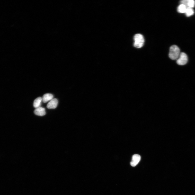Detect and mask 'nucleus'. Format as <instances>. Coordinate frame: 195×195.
Returning a JSON list of instances; mask_svg holds the SVG:
<instances>
[{
	"mask_svg": "<svg viewBox=\"0 0 195 195\" xmlns=\"http://www.w3.org/2000/svg\"><path fill=\"white\" fill-rule=\"evenodd\" d=\"M180 53L179 48L177 46L173 45L170 48L169 56L171 59L175 60L178 58Z\"/></svg>",
	"mask_w": 195,
	"mask_h": 195,
	"instance_id": "nucleus-1",
	"label": "nucleus"
},
{
	"mask_svg": "<svg viewBox=\"0 0 195 195\" xmlns=\"http://www.w3.org/2000/svg\"><path fill=\"white\" fill-rule=\"evenodd\" d=\"M134 47L137 48L142 47L145 42V39L143 36L140 34H137L134 36Z\"/></svg>",
	"mask_w": 195,
	"mask_h": 195,
	"instance_id": "nucleus-2",
	"label": "nucleus"
},
{
	"mask_svg": "<svg viewBox=\"0 0 195 195\" xmlns=\"http://www.w3.org/2000/svg\"><path fill=\"white\" fill-rule=\"evenodd\" d=\"M188 57L187 55L184 52L180 53L176 62L178 64L183 65L186 64L188 62Z\"/></svg>",
	"mask_w": 195,
	"mask_h": 195,
	"instance_id": "nucleus-3",
	"label": "nucleus"
},
{
	"mask_svg": "<svg viewBox=\"0 0 195 195\" xmlns=\"http://www.w3.org/2000/svg\"><path fill=\"white\" fill-rule=\"evenodd\" d=\"M141 157L139 155L135 154L133 155L130 163L132 167L136 166L139 163Z\"/></svg>",
	"mask_w": 195,
	"mask_h": 195,
	"instance_id": "nucleus-4",
	"label": "nucleus"
},
{
	"mask_svg": "<svg viewBox=\"0 0 195 195\" xmlns=\"http://www.w3.org/2000/svg\"><path fill=\"white\" fill-rule=\"evenodd\" d=\"M58 104V101L56 99H54L50 101L48 104L47 107L49 109H55L57 107Z\"/></svg>",
	"mask_w": 195,
	"mask_h": 195,
	"instance_id": "nucleus-5",
	"label": "nucleus"
},
{
	"mask_svg": "<svg viewBox=\"0 0 195 195\" xmlns=\"http://www.w3.org/2000/svg\"><path fill=\"white\" fill-rule=\"evenodd\" d=\"M34 112L36 115L39 116H43L46 114L45 109L40 107L36 108Z\"/></svg>",
	"mask_w": 195,
	"mask_h": 195,
	"instance_id": "nucleus-6",
	"label": "nucleus"
},
{
	"mask_svg": "<svg viewBox=\"0 0 195 195\" xmlns=\"http://www.w3.org/2000/svg\"><path fill=\"white\" fill-rule=\"evenodd\" d=\"M53 95L51 94L47 93L45 94L42 98V101L44 103L53 99Z\"/></svg>",
	"mask_w": 195,
	"mask_h": 195,
	"instance_id": "nucleus-7",
	"label": "nucleus"
},
{
	"mask_svg": "<svg viewBox=\"0 0 195 195\" xmlns=\"http://www.w3.org/2000/svg\"><path fill=\"white\" fill-rule=\"evenodd\" d=\"M42 101V98L41 97H39L35 99L33 102V106L36 108L40 107Z\"/></svg>",
	"mask_w": 195,
	"mask_h": 195,
	"instance_id": "nucleus-8",
	"label": "nucleus"
},
{
	"mask_svg": "<svg viewBox=\"0 0 195 195\" xmlns=\"http://www.w3.org/2000/svg\"><path fill=\"white\" fill-rule=\"evenodd\" d=\"M187 8V7L185 5L181 4L178 8V12L180 13H185V12Z\"/></svg>",
	"mask_w": 195,
	"mask_h": 195,
	"instance_id": "nucleus-9",
	"label": "nucleus"
},
{
	"mask_svg": "<svg viewBox=\"0 0 195 195\" xmlns=\"http://www.w3.org/2000/svg\"><path fill=\"white\" fill-rule=\"evenodd\" d=\"M185 6L187 7L193 8L195 6V1L194 0H186Z\"/></svg>",
	"mask_w": 195,
	"mask_h": 195,
	"instance_id": "nucleus-10",
	"label": "nucleus"
},
{
	"mask_svg": "<svg viewBox=\"0 0 195 195\" xmlns=\"http://www.w3.org/2000/svg\"><path fill=\"white\" fill-rule=\"evenodd\" d=\"M187 16L189 17L192 16L194 13V10L193 8L187 7L185 13Z\"/></svg>",
	"mask_w": 195,
	"mask_h": 195,
	"instance_id": "nucleus-11",
	"label": "nucleus"
}]
</instances>
